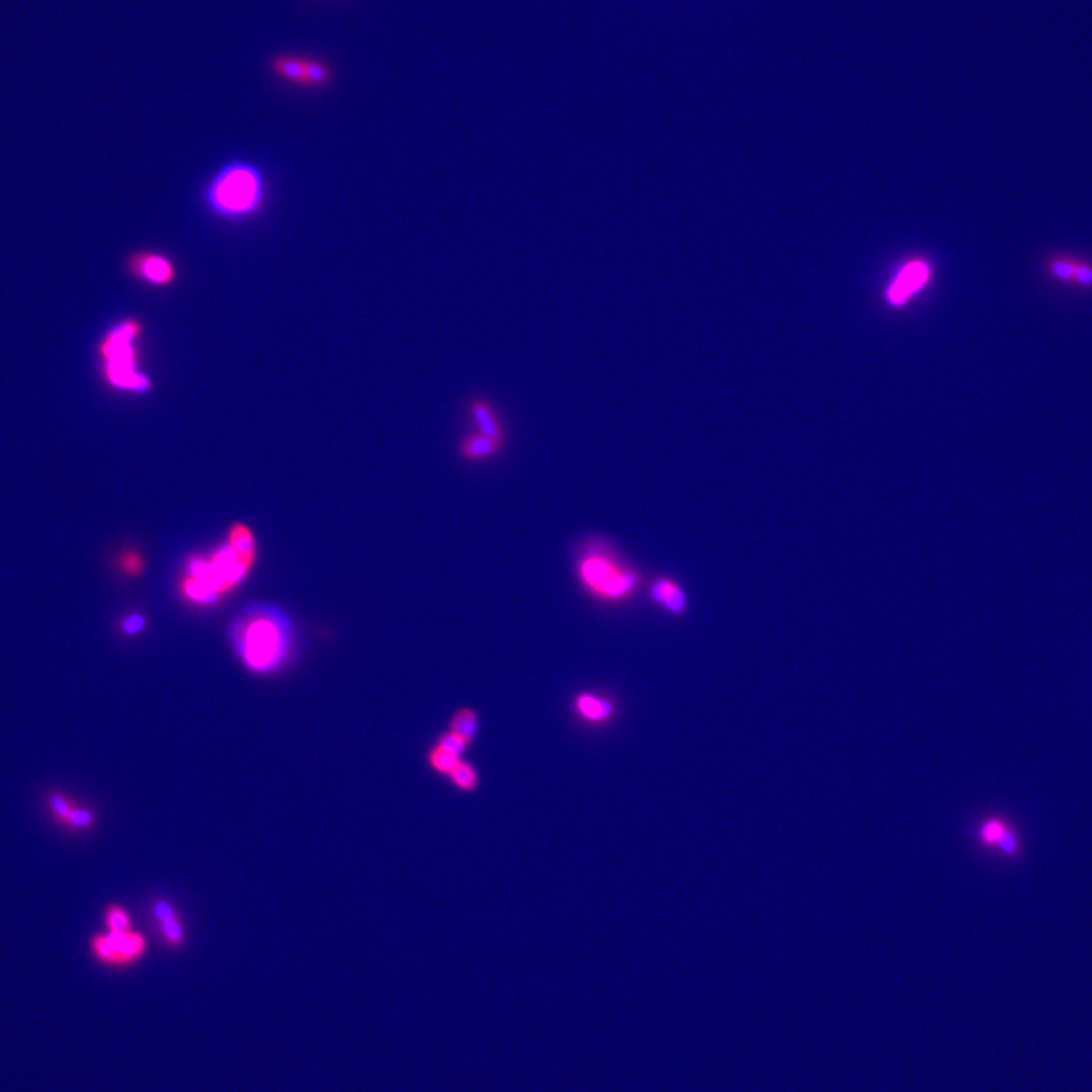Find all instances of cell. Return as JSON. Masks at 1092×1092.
I'll return each mask as SVG.
<instances>
[{
    "label": "cell",
    "mask_w": 1092,
    "mask_h": 1092,
    "mask_svg": "<svg viewBox=\"0 0 1092 1092\" xmlns=\"http://www.w3.org/2000/svg\"><path fill=\"white\" fill-rule=\"evenodd\" d=\"M574 572L581 591L604 606L630 603L644 584L641 571L600 536L589 537L578 548Z\"/></svg>",
    "instance_id": "cell-1"
},
{
    "label": "cell",
    "mask_w": 1092,
    "mask_h": 1092,
    "mask_svg": "<svg viewBox=\"0 0 1092 1092\" xmlns=\"http://www.w3.org/2000/svg\"><path fill=\"white\" fill-rule=\"evenodd\" d=\"M204 206L221 221L242 222L254 219L268 203L265 172L247 160H234L215 172L206 190Z\"/></svg>",
    "instance_id": "cell-2"
},
{
    "label": "cell",
    "mask_w": 1092,
    "mask_h": 1092,
    "mask_svg": "<svg viewBox=\"0 0 1092 1092\" xmlns=\"http://www.w3.org/2000/svg\"><path fill=\"white\" fill-rule=\"evenodd\" d=\"M146 325L140 317H124L114 323L98 344L102 375L108 385L131 393H148L152 379L139 367L140 340Z\"/></svg>",
    "instance_id": "cell-3"
},
{
    "label": "cell",
    "mask_w": 1092,
    "mask_h": 1092,
    "mask_svg": "<svg viewBox=\"0 0 1092 1092\" xmlns=\"http://www.w3.org/2000/svg\"><path fill=\"white\" fill-rule=\"evenodd\" d=\"M239 648L247 667L257 673L278 667L287 650L281 622L268 615L253 616L242 626Z\"/></svg>",
    "instance_id": "cell-4"
},
{
    "label": "cell",
    "mask_w": 1092,
    "mask_h": 1092,
    "mask_svg": "<svg viewBox=\"0 0 1092 1092\" xmlns=\"http://www.w3.org/2000/svg\"><path fill=\"white\" fill-rule=\"evenodd\" d=\"M269 66L279 81L296 89H328L334 81V70L326 61L306 55H275Z\"/></svg>",
    "instance_id": "cell-5"
},
{
    "label": "cell",
    "mask_w": 1092,
    "mask_h": 1092,
    "mask_svg": "<svg viewBox=\"0 0 1092 1092\" xmlns=\"http://www.w3.org/2000/svg\"><path fill=\"white\" fill-rule=\"evenodd\" d=\"M90 953L93 954L102 965L111 968H127L142 959L148 951V939L139 931L105 930L104 933H95L89 942Z\"/></svg>",
    "instance_id": "cell-6"
},
{
    "label": "cell",
    "mask_w": 1092,
    "mask_h": 1092,
    "mask_svg": "<svg viewBox=\"0 0 1092 1092\" xmlns=\"http://www.w3.org/2000/svg\"><path fill=\"white\" fill-rule=\"evenodd\" d=\"M125 272L131 279L155 290H169L180 279V269L168 254L157 250H139L125 259Z\"/></svg>",
    "instance_id": "cell-7"
},
{
    "label": "cell",
    "mask_w": 1092,
    "mask_h": 1092,
    "mask_svg": "<svg viewBox=\"0 0 1092 1092\" xmlns=\"http://www.w3.org/2000/svg\"><path fill=\"white\" fill-rule=\"evenodd\" d=\"M1041 272L1051 284L1080 293H1092L1091 256L1056 251L1042 259Z\"/></svg>",
    "instance_id": "cell-8"
},
{
    "label": "cell",
    "mask_w": 1092,
    "mask_h": 1092,
    "mask_svg": "<svg viewBox=\"0 0 1092 1092\" xmlns=\"http://www.w3.org/2000/svg\"><path fill=\"white\" fill-rule=\"evenodd\" d=\"M571 714L581 726L606 729L618 720V701L604 692L580 691L572 697Z\"/></svg>",
    "instance_id": "cell-9"
},
{
    "label": "cell",
    "mask_w": 1092,
    "mask_h": 1092,
    "mask_svg": "<svg viewBox=\"0 0 1092 1092\" xmlns=\"http://www.w3.org/2000/svg\"><path fill=\"white\" fill-rule=\"evenodd\" d=\"M648 598L660 612L671 618H686L691 612L692 601L688 589L679 578L660 574L648 586Z\"/></svg>",
    "instance_id": "cell-10"
},
{
    "label": "cell",
    "mask_w": 1092,
    "mask_h": 1092,
    "mask_svg": "<svg viewBox=\"0 0 1092 1092\" xmlns=\"http://www.w3.org/2000/svg\"><path fill=\"white\" fill-rule=\"evenodd\" d=\"M45 805L52 821L57 822L61 827L73 831H86L98 824V817L92 809L78 805L75 800L60 791H51L46 796Z\"/></svg>",
    "instance_id": "cell-11"
},
{
    "label": "cell",
    "mask_w": 1092,
    "mask_h": 1092,
    "mask_svg": "<svg viewBox=\"0 0 1092 1092\" xmlns=\"http://www.w3.org/2000/svg\"><path fill=\"white\" fill-rule=\"evenodd\" d=\"M976 837L980 846L1000 852L1006 857H1018L1023 849L1017 831L1013 830L1006 818L1000 815L985 818L977 827Z\"/></svg>",
    "instance_id": "cell-12"
},
{
    "label": "cell",
    "mask_w": 1092,
    "mask_h": 1092,
    "mask_svg": "<svg viewBox=\"0 0 1092 1092\" xmlns=\"http://www.w3.org/2000/svg\"><path fill=\"white\" fill-rule=\"evenodd\" d=\"M466 413L475 433L507 445V428L498 407L490 399L474 396L466 402Z\"/></svg>",
    "instance_id": "cell-13"
},
{
    "label": "cell",
    "mask_w": 1092,
    "mask_h": 1092,
    "mask_svg": "<svg viewBox=\"0 0 1092 1092\" xmlns=\"http://www.w3.org/2000/svg\"><path fill=\"white\" fill-rule=\"evenodd\" d=\"M504 449L505 446L501 443L495 442L489 437L481 436L475 431L464 434L457 443L458 457L466 463H486V461L499 457Z\"/></svg>",
    "instance_id": "cell-14"
},
{
    "label": "cell",
    "mask_w": 1092,
    "mask_h": 1092,
    "mask_svg": "<svg viewBox=\"0 0 1092 1092\" xmlns=\"http://www.w3.org/2000/svg\"><path fill=\"white\" fill-rule=\"evenodd\" d=\"M928 278L927 266L922 263H912L907 265L903 271L898 273L893 284L890 285L889 291H887V297H889L892 303H903L904 300L909 299L910 294L915 293L918 288H921L925 284Z\"/></svg>",
    "instance_id": "cell-15"
},
{
    "label": "cell",
    "mask_w": 1092,
    "mask_h": 1092,
    "mask_svg": "<svg viewBox=\"0 0 1092 1092\" xmlns=\"http://www.w3.org/2000/svg\"><path fill=\"white\" fill-rule=\"evenodd\" d=\"M480 714L474 708H469V706H461V708L455 709L448 721V730L466 739L467 743H471L472 746H474L478 735H480Z\"/></svg>",
    "instance_id": "cell-16"
},
{
    "label": "cell",
    "mask_w": 1092,
    "mask_h": 1092,
    "mask_svg": "<svg viewBox=\"0 0 1092 1092\" xmlns=\"http://www.w3.org/2000/svg\"><path fill=\"white\" fill-rule=\"evenodd\" d=\"M448 784L458 793L464 796H472L481 787V774L478 768L466 758L458 762L457 767L449 774Z\"/></svg>",
    "instance_id": "cell-17"
},
{
    "label": "cell",
    "mask_w": 1092,
    "mask_h": 1092,
    "mask_svg": "<svg viewBox=\"0 0 1092 1092\" xmlns=\"http://www.w3.org/2000/svg\"><path fill=\"white\" fill-rule=\"evenodd\" d=\"M460 756L452 755L448 750L440 749L437 746H431L428 752L425 753L426 767L430 768L431 773L436 776L448 779L449 774L452 773L458 762L461 761Z\"/></svg>",
    "instance_id": "cell-18"
},
{
    "label": "cell",
    "mask_w": 1092,
    "mask_h": 1092,
    "mask_svg": "<svg viewBox=\"0 0 1092 1092\" xmlns=\"http://www.w3.org/2000/svg\"><path fill=\"white\" fill-rule=\"evenodd\" d=\"M105 930L119 931L133 930V918H131L130 912L127 907L122 904H110L104 912Z\"/></svg>",
    "instance_id": "cell-19"
},
{
    "label": "cell",
    "mask_w": 1092,
    "mask_h": 1092,
    "mask_svg": "<svg viewBox=\"0 0 1092 1092\" xmlns=\"http://www.w3.org/2000/svg\"><path fill=\"white\" fill-rule=\"evenodd\" d=\"M159 930L166 944L171 945V947H183L184 942H186V928H184L181 915L159 922Z\"/></svg>",
    "instance_id": "cell-20"
},
{
    "label": "cell",
    "mask_w": 1092,
    "mask_h": 1092,
    "mask_svg": "<svg viewBox=\"0 0 1092 1092\" xmlns=\"http://www.w3.org/2000/svg\"><path fill=\"white\" fill-rule=\"evenodd\" d=\"M433 744L434 746L440 747V749L448 750L452 755L460 756V758H464L472 747V744L467 743L466 739L455 735V733H452L451 730L448 729H446L445 732L439 733L437 738L434 739Z\"/></svg>",
    "instance_id": "cell-21"
},
{
    "label": "cell",
    "mask_w": 1092,
    "mask_h": 1092,
    "mask_svg": "<svg viewBox=\"0 0 1092 1092\" xmlns=\"http://www.w3.org/2000/svg\"><path fill=\"white\" fill-rule=\"evenodd\" d=\"M142 626H143L142 619H140V618H130V621H128L127 630L130 633H136L137 630H140V627H142Z\"/></svg>",
    "instance_id": "cell-22"
}]
</instances>
